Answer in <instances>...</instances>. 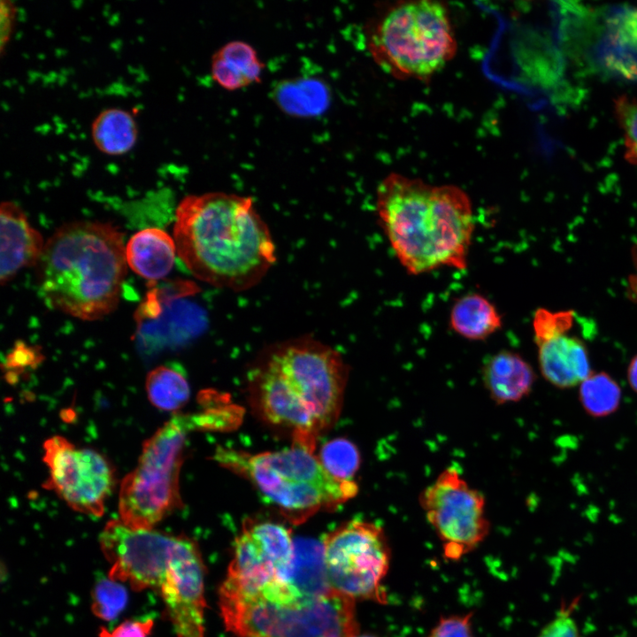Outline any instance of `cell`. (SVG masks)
Listing matches in <instances>:
<instances>
[{
    "instance_id": "cell-1",
    "label": "cell",
    "mask_w": 637,
    "mask_h": 637,
    "mask_svg": "<svg viewBox=\"0 0 637 637\" xmlns=\"http://www.w3.org/2000/svg\"><path fill=\"white\" fill-rule=\"evenodd\" d=\"M349 367L333 348L311 337L270 347L249 373L251 404L268 424L290 432L292 444L315 451L340 416Z\"/></svg>"
},
{
    "instance_id": "cell-2",
    "label": "cell",
    "mask_w": 637,
    "mask_h": 637,
    "mask_svg": "<svg viewBox=\"0 0 637 637\" xmlns=\"http://www.w3.org/2000/svg\"><path fill=\"white\" fill-rule=\"evenodd\" d=\"M177 254L198 280L242 291L276 261L267 225L248 196L209 192L185 196L175 212Z\"/></svg>"
},
{
    "instance_id": "cell-3",
    "label": "cell",
    "mask_w": 637,
    "mask_h": 637,
    "mask_svg": "<svg viewBox=\"0 0 637 637\" xmlns=\"http://www.w3.org/2000/svg\"><path fill=\"white\" fill-rule=\"evenodd\" d=\"M376 211L399 263L411 275L440 267L464 270L475 228L469 196L392 173L379 184Z\"/></svg>"
},
{
    "instance_id": "cell-4",
    "label": "cell",
    "mask_w": 637,
    "mask_h": 637,
    "mask_svg": "<svg viewBox=\"0 0 637 637\" xmlns=\"http://www.w3.org/2000/svg\"><path fill=\"white\" fill-rule=\"evenodd\" d=\"M123 234L108 223L74 221L45 242L37 263L46 304L82 320H96L118 306L127 273Z\"/></svg>"
},
{
    "instance_id": "cell-5",
    "label": "cell",
    "mask_w": 637,
    "mask_h": 637,
    "mask_svg": "<svg viewBox=\"0 0 637 637\" xmlns=\"http://www.w3.org/2000/svg\"><path fill=\"white\" fill-rule=\"evenodd\" d=\"M213 459L249 481L294 525L318 512L337 509L358 492L355 480L333 477L314 451L295 444L257 454L219 447Z\"/></svg>"
},
{
    "instance_id": "cell-6",
    "label": "cell",
    "mask_w": 637,
    "mask_h": 637,
    "mask_svg": "<svg viewBox=\"0 0 637 637\" xmlns=\"http://www.w3.org/2000/svg\"><path fill=\"white\" fill-rule=\"evenodd\" d=\"M368 49L375 63L396 78H430L457 52L449 10L430 0L396 3L370 28Z\"/></svg>"
},
{
    "instance_id": "cell-7",
    "label": "cell",
    "mask_w": 637,
    "mask_h": 637,
    "mask_svg": "<svg viewBox=\"0 0 637 637\" xmlns=\"http://www.w3.org/2000/svg\"><path fill=\"white\" fill-rule=\"evenodd\" d=\"M204 411L176 414L142 445L135 468L122 480L120 520L137 529H150L182 506L179 477L188 434L211 430Z\"/></svg>"
},
{
    "instance_id": "cell-8",
    "label": "cell",
    "mask_w": 637,
    "mask_h": 637,
    "mask_svg": "<svg viewBox=\"0 0 637 637\" xmlns=\"http://www.w3.org/2000/svg\"><path fill=\"white\" fill-rule=\"evenodd\" d=\"M226 628L235 637H354L356 600L337 593L313 599H273L219 588Z\"/></svg>"
},
{
    "instance_id": "cell-9",
    "label": "cell",
    "mask_w": 637,
    "mask_h": 637,
    "mask_svg": "<svg viewBox=\"0 0 637 637\" xmlns=\"http://www.w3.org/2000/svg\"><path fill=\"white\" fill-rule=\"evenodd\" d=\"M322 543L332 590L354 600L387 602L381 582L389 568L391 549L380 526L353 519L327 533Z\"/></svg>"
},
{
    "instance_id": "cell-10",
    "label": "cell",
    "mask_w": 637,
    "mask_h": 637,
    "mask_svg": "<svg viewBox=\"0 0 637 637\" xmlns=\"http://www.w3.org/2000/svg\"><path fill=\"white\" fill-rule=\"evenodd\" d=\"M418 503L441 541L447 559H460L489 533L484 495L453 467L443 470L419 494Z\"/></svg>"
},
{
    "instance_id": "cell-11",
    "label": "cell",
    "mask_w": 637,
    "mask_h": 637,
    "mask_svg": "<svg viewBox=\"0 0 637 637\" xmlns=\"http://www.w3.org/2000/svg\"><path fill=\"white\" fill-rule=\"evenodd\" d=\"M294 541L280 524L247 519L234 541L226 578L219 588L251 595L288 585Z\"/></svg>"
},
{
    "instance_id": "cell-12",
    "label": "cell",
    "mask_w": 637,
    "mask_h": 637,
    "mask_svg": "<svg viewBox=\"0 0 637 637\" xmlns=\"http://www.w3.org/2000/svg\"><path fill=\"white\" fill-rule=\"evenodd\" d=\"M43 449L49 469L44 487L73 510L101 517L115 484L111 463L97 451L79 448L58 435L46 440Z\"/></svg>"
},
{
    "instance_id": "cell-13",
    "label": "cell",
    "mask_w": 637,
    "mask_h": 637,
    "mask_svg": "<svg viewBox=\"0 0 637 637\" xmlns=\"http://www.w3.org/2000/svg\"><path fill=\"white\" fill-rule=\"evenodd\" d=\"M204 564L197 544L180 534L157 589L177 637H204Z\"/></svg>"
},
{
    "instance_id": "cell-14",
    "label": "cell",
    "mask_w": 637,
    "mask_h": 637,
    "mask_svg": "<svg viewBox=\"0 0 637 637\" xmlns=\"http://www.w3.org/2000/svg\"><path fill=\"white\" fill-rule=\"evenodd\" d=\"M573 320L572 311L545 308H539L533 318L540 371L548 382L559 388L580 385L592 373L585 343L569 334Z\"/></svg>"
},
{
    "instance_id": "cell-15",
    "label": "cell",
    "mask_w": 637,
    "mask_h": 637,
    "mask_svg": "<svg viewBox=\"0 0 637 637\" xmlns=\"http://www.w3.org/2000/svg\"><path fill=\"white\" fill-rule=\"evenodd\" d=\"M1 259L0 282H9L21 270L36 265L45 243L25 212L15 203L6 201L0 207Z\"/></svg>"
},
{
    "instance_id": "cell-16",
    "label": "cell",
    "mask_w": 637,
    "mask_h": 637,
    "mask_svg": "<svg viewBox=\"0 0 637 637\" xmlns=\"http://www.w3.org/2000/svg\"><path fill=\"white\" fill-rule=\"evenodd\" d=\"M482 381L496 404L516 403L528 395L535 381L532 366L518 354L503 349L482 367Z\"/></svg>"
},
{
    "instance_id": "cell-17",
    "label": "cell",
    "mask_w": 637,
    "mask_h": 637,
    "mask_svg": "<svg viewBox=\"0 0 637 637\" xmlns=\"http://www.w3.org/2000/svg\"><path fill=\"white\" fill-rule=\"evenodd\" d=\"M125 250L132 271L150 282L163 279L172 271L177 254L173 237L156 227L133 234Z\"/></svg>"
},
{
    "instance_id": "cell-18",
    "label": "cell",
    "mask_w": 637,
    "mask_h": 637,
    "mask_svg": "<svg viewBox=\"0 0 637 637\" xmlns=\"http://www.w3.org/2000/svg\"><path fill=\"white\" fill-rule=\"evenodd\" d=\"M212 79L227 90H236L260 81L263 65L249 43L234 41L226 43L212 56Z\"/></svg>"
},
{
    "instance_id": "cell-19",
    "label": "cell",
    "mask_w": 637,
    "mask_h": 637,
    "mask_svg": "<svg viewBox=\"0 0 637 637\" xmlns=\"http://www.w3.org/2000/svg\"><path fill=\"white\" fill-rule=\"evenodd\" d=\"M294 546L288 584L295 593L302 599H313L333 592L326 578L323 543L299 538Z\"/></svg>"
},
{
    "instance_id": "cell-20",
    "label": "cell",
    "mask_w": 637,
    "mask_h": 637,
    "mask_svg": "<svg viewBox=\"0 0 637 637\" xmlns=\"http://www.w3.org/2000/svg\"><path fill=\"white\" fill-rule=\"evenodd\" d=\"M449 326L470 341H484L503 326L498 310L487 298L470 293L457 299L449 312Z\"/></svg>"
},
{
    "instance_id": "cell-21",
    "label": "cell",
    "mask_w": 637,
    "mask_h": 637,
    "mask_svg": "<svg viewBox=\"0 0 637 637\" xmlns=\"http://www.w3.org/2000/svg\"><path fill=\"white\" fill-rule=\"evenodd\" d=\"M91 138L96 148L108 156H120L134 146L138 127L133 115L119 107L102 110L91 124Z\"/></svg>"
},
{
    "instance_id": "cell-22",
    "label": "cell",
    "mask_w": 637,
    "mask_h": 637,
    "mask_svg": "<svg viewBox=\"0 0 637 637\" xmlns=\"http://www.w3.org/2000/svg\"><path fill=\"white\" fill-rule=\"evenodd\" d=\"M276 98L283 110L291 114L315 115L326 109L328 92L320 81L299 79L280 85Z\"/></svg>"
},
{
    "instance_id": "cell-23",
    "label": "cell",
    "mask_w": 637,
    "mask_h": 637,
    "mask_svg": "<svg viewBox=\"0 0 637 637\" xmlns=\"http://www.w3.org/2000/svg\"><path fill=\"white\" fill-rule=\"evenodd\" d=\"M145 387L150 403L163 411L180 410L190 395V388L184 375L167 366H158L150 371Z\"/></svg>"
},
{
    "instance_id": "cell-24",
    "label": "cell",
    "mask_w": 637,
    "mask_h": 637,
    "mask_svg": "<svg viewBox=\"0 0 637 637\" xmlns=\"http://www.w3.org/2000/svg\"><path fill=\"white\" fill-rule=\"evenodd\" d=\"M621 388L609 374L592 372L579 385V402L586 412L602 418L615 412L621 402Z\"/></svg>"
},
{
    "instance_id": "cell-25",
    "label": "cell",
    "mask_w": 637,
    "mask_h": 637,
    "mask_svg": "<svg viewBox=\"0 0 637 637\" xmlns=\"http://www.w3.org/2000/svg\"><path fill=\"white\" fill-rule=\"evenodd\" d=\"M318 457L329 474L342 480H354L361 463L357 446L344 438H336L324 444Z\"/></svg>"
},
{
    "instance_id": "cell-26",
    "label": "cell",
    "mask_w": 637,
    "mask_h": 637,
    "mask_svg": "<svg viewBox=\"0 0 637 637\" xmlns=\"http://www.w3.org/2000/svg\"><path fill=\"white\" fill-rule=\"evenodd\" d=\"M127 599V591L119 581L101 579L92 592V611L103 620H112L125 609Z\"/></svg>"
},
{
    "instance_id": "cell-27",
    "label": "cell",
    "mask_w": 637,
    "mask_h": 637,
    "mask_svg": "<svg viewBox=\"0 0 637 637\" xmlns=\"http://www.w3.org/2000/svg\"><path fill=\"white\" fill-rule=\"evenodd\" d=\"M614 113L623 133L625 158L637 165V97L626 95L617 97Z\"/></svg>"
},
{
    "instance_id": "cell-28",
    "label": "cell",
    "mask_w": 637,
    "mask_h": 637,
    "mask_svg": "<svg viewBox=\"0 0 637 637\" xmlns=\"http://www.w3.org/2000/svg\"><path fill=\"white\" fill-rule=\"evenodd\" d=\"M611 43L625 52L637 54V10L615 16L610 23Z\"/></svg>"
},
{
    "instance_id": "cell-29",
    "label": "cell",
    "mask_w": 637,
    "mask_h": 637,
    "mask_svg": "<svg viewBox=\"0 0 637 637\" xmlns=\"http://www.w3.org/2000/svg\"><path fill=\"white\" fill-rule=\"evenodd\" d=\"M576 601L562 605L556 617L548 623L537 637H580L579 628L572 616Z\"/></svg>"
},
{
    "instance_id": "cell-30",
    "label": "cell",
    "mask_w": 637,
    "mask_h": 637,
    "mask_svg": "<svg viewBox=\"0 0 637 637\" xmlns=\"http://www.w3.org/2000/svg\"><path fill=\"white\" fill-rule=\"evenodd\" d=\"M473 612L441 617L426 637H474L472 630Z\"/></svg>"
},
{
    "instance_id": "cell-31",
    "label": "cell",
    "mask_w": 637,
    "mask_h": 637,
    "mask_svg": "<svg viewBox=\"0 0 637 637\" xmlns=\"http://www.w3.org/2000/svg\"><path fill=\"white\" fill-rule=\"evenodd\" d=\"M151 618L144 620H127L111 631L102 628L99 637H148L153 627Z\"/></svg>"
},
{
    "instance_id": "cell-32",
    "label": "cell",
    "mask_w": 637,
    "mask_h": 637,
    "mask_svg": "<svg viewBox=\"0 0 637 637\" xmlns=\"http://www.w3.org/2000/svg\"><path fill=\"white\" fill-rule=\"evenodd\" d=\"M1 50L11 35L14 20V6L10 1H1Z\"/></svg>"
},
{
    "instance_id": "cell-33",
    "label": "cell",
    "mask_w": 637,
    "mask_h": 637,
    "mask_svg": "<svg viewBox=\"0 0 637 637\" xmlns=\"http://www.w3.org/2000/svg\"><path fill=\"white\" fill-rule=\"evenodd\" d=\"M631 257L633 271L628 277L626 290L628 297L637 303V243L631 249Z\"/></svg>"
},
{
    "instance_id": "cell-34",
    "label": "cell",
    "mask_w": 637,
    "mask_h": 637,
    "mask_svg": "<svg viewBox=\"0 0 637 637\" xmlns=\"http://www.w3.org/2000/svg\"><path fill=\"white\" fill-rule=\"evenodd\" d=\"M627 380L632 389L637 393V355L631 359L628 365Z\"/></svg>"
},
{
    "instance_id": "cell-35",
    "label": "cell",
    "mask_w": 637,
    "mask_h": 637,
    "mask_svg": "<svg viewBox=\"0 0 637 637\" xmlns=\"http://www.w3.org/2000/svg\"><path fill=\"white\" fill-rule=\"evenodd\" d=\"M354 637H376V636H374L372 634H369V633H364V634L358 633V634L355 635Z\"/></svg>"
}]
</instances>
